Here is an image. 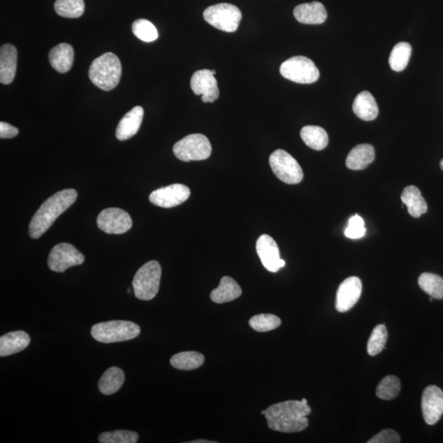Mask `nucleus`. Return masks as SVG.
<instances>
[{
  "label": "nucleus",
  "mask_w": 443,
  "mask_h": 443,
  "mask_svg": "<svg viewBox=\"0 0 443 443\" xmlns=\"http://www.w3.org/2000/svg\"><path fill=\"white\" fill-rule=\"evenodd\" d=\"M311 413L307 400H286L266 409L268 426L273 431L298 433L309 426L307 416Z\"/></svg>",
  "instance_id": "nucleus-1"
},
{
  "label": "nucleus",
  "mask_w": 443,
  "mask_h": 443,
  "mask_svg": "<svg viewBox=\"0 0 443 443\" xmlns=\"http://www.w3.org/2000/svg\"><path fill=\"white\" fill-rule=\"evenodd\" d=\"M78 198V192L74 189L60 191L47 199L31 221L30 237L38 239L47 232L56 219L74 204Z\"/></svg>",
  "instance_id": "nucleus-2"
},
{
  "label": "nucleus",
  "mask_w": 443,
  "mask_h": 443,
  "mask_svg": "<svg viewBox=\"0 0 443 443\" xmlns=\"http://www.w3.org/2000/svg\"><path fill=\"white\" fill-rule=\"evenodd\" d=\"M122 64L117 56L108 52L93 61L89 69V78L103 91L115 89L120 82Z\"/></svg>",
  "instance_id": "nucleus-3"
},
{
  "label": "nucleus",
  "mask_w": 443,
  "mask_h": 443,
  "mask_svg": "<svg viewBox=\"0 0 443 443\" xmlns=\"http://www.w3.org/2000/svg\"><path fill=\"white\" fill-rule=\"evenodd\" d=\"M92 336L102 343H114L133 340L140 333L139 325L124 320L99 323L92 328Z\"/></svg>",
  "instance_id": "nucleus-4"
},
{
  "label": "nucleus",
  "mask_w": 443,
  "mask_h": 443,
  "mask_svg": "<svg viewBox=\"0 0 443 443\" xmlns=\"http://www.w3.org/2000/svg\"><path fill=\"white\" fill-rule=\"evenodd\" d=\"M161 275L162 268L158 261H149L140 267L133 282L136 298L141 300L154 299L159 290Z\"/></svg>",
  "instance_id": "nucleus-5"
},
{
  "label": "nucleus",
  "mask_w": 443,
  "mask_h": 443,
  "mask_svg": "<svg viewBox=\"0 0 443 443\" xmlns=\"http://www.w3.org/2000/svg\"><path fill=\"white\" fill-rule=\"evenodd\" d=\"M173 153L183 162L200 161L210 158L212 146L205 136L191 134L174 145Z\"/></svg>",
  "instance_id": "nucleus-6"
},
{
  "label": "nucleus",
  "mask_w": 443,
  "mask_h": 443,
  "mask_svg": "<svg viewBox=\"0 0 443 443\" xmlns=\"http://www.w3.org/2000/svg\"><path fill=\"white\" fill-rule=\"evenodd\" d=\"M205 20L217 29L235 32L242 21V12L231 3H218L207 8L203 13Z\"/></svg>",
  "instance_id": "nucleus-7"
},
{
  "label": "nucleus",
  "mask_w": 443,
  "mask_h": 443,
  "mask_svg": "<svg viewBox=\"0 0 443 443\" xmlns=\"http://www.w3.org/2000/svg\"><path fill=\"white\" fill-rule=\"evenodd\" d=\"M282 77L299 84H311L317 82L320 73L312 60L304 56H295L282 63L280 67Z\"/></svg>",
  "instance_id": "nucleus-8"
},
{
  "label": "nucleus",
  "mask_w": 443,
  "mask_h": 443,
  "mask_svg": "<svg viewBox=\"0 0 443 443\" xmlns=\"http://www.w3.org/2000/svg\"><path fill=\"white\" fill-rule=\"evenodd\" d=\"M273 173L286 184H298L303 180V171L300 164L284 150H277L270 157Z\"/></svg>",
  "instance_id": "nucleus-9"
},
{
  "label": "nucleus",
  "mask_w": 443,
  "mask_h": 443,
  "mask_svg": "<svg viewBox=\"0 0 443 443\" xmlns=\"http://www.w3.org/2000/svg\"><path fill=\"white\" fill-rule=\"evenodd\" d=\"M83 254L68 243H60L51 249L48 258L50 270L56 273H64L68 268L82 265Z\"/></svg>",
  "instance_id": "nucleus-10"
},
{
  "label": "nucleus",
  "mask_w": 443,
  "mask_h": 443,
  "mask_svg": "<svg viewBox=\"0 0 443 443\" xmlns=\"http://www.w3.org/2000/svg\"><path fill=\"white\" fill-rule=\"evenodd\" d=\"M97 226L108 234H124L131 229L133 220L124 210L108 208L98 215Z\"/></svg>",
  "instance_id": "nucleus-11"
},
{
  "label": "nucleus",
  "mask_w": 443,
  "mask_h": 443,
  "mask_svg": "<svg viewBox=\"0 0 443 443\" xmlns=\"http://www.w3.org/2000/svg\"><path fill=\"white\" fill-rule=\"evenodd\" d=\"M190 195L189 188L182 184L176 183L154 191L149 199L154 205L169 209L182 204L188 200Z\"/></svg>",
  "instance_id": "nucleus-12"
},
{
  "label": "nucleus",
  "mask_w": 443,
  "mask_h": 443,
  "mask_svg": "<svg viewBox=\"0 0 443 443\" xmlns=\"http://www.w3.org/2000/svg\"><path fill=\"white\" fill-rule=\"evenodd\" d=\"M191 87L197 96H202L204 103H214L219 97L218 82L212 70L196 71L191 80Z\"/></svg>",
  "instance_id": "nucleus-13"
},
{
  "label": "nucleus",
  "mask_w": 443,
  "mask_h": 443,
  "mask_svg": "<svg viewBox=\"0 0 443 443\" xmlns=\"http://www.w3.org/2000/svg\"><path fill=\"white\" fill-rule=\"evenodd\" d=\"M256 252L268 271L276 273L286 265L285 261L280 258L279 247L270 235L263 234L258 238Z\"/></svg>",
  "instance_id": "nucleus-14"
},
{
  "label": "nucleus",
  "mask_w": 443,
  "mask_h": 443,
  "mask_svg": "<svg viewBox=\"0 0 443 443\" xmlns=\"http://www.w3.org/2000/svg\"><path fill=\"white\" fill-rule=\"evenodd\" d=\"M421 407L424 421L433 426L443 414V392L437 386H428L422 395Z\"/></svg>",
  "instance_id": "nucleus-15"
},
{
  "label": "nucleus",
  "mask_w": 443,
  "mask_h": 443,
  "mask_svg": "<svg viewBox=\"0 0 443 443\" xmlns=\"http://www.w3.org/2000/svg\"><path fill=\"white\" fill-rule=\"evenodd\" d=\"M362 282L359 277H350L339 286L336 298V310L345 313L350 310L361 298Z\"/></svg>",
  "instance_id": "nucleus-16"
},
{
  "label": "nucleus",
  "mask_w": 443,
  "mask_h": 443,
  "mask_svg": "<svg viewBox=\"0 0 443 443\" xmlns=\"http://www.w3.org/2000/svg\"><path fill=\"white\" fill-rule=\"evenodd\" d=\"M293 13L296 20L308 25L322 24L328 17L326 8L319 2L300 4Z\"/></svg>",
  "instance_id": "nucleus-17"
},
{
  "label": "nucleus",
  "mask_w": 443,
  "mask_h": 443,
  "mask_svg": "<svg viewBox=\"0 0 443 443\" xmlns=\"http://www.w3.org/2000/svg\"><path fill=\"white\" fill-rule=\"evenodd\" d=\"M144 110L143 107L136 106L124 115L116 130L117 138L119 140H129L138 133L143 124Z\"/></svg>",
  "instance_id": "nucleus-18"
},
{
  "label": "nucleus",
  "mask_w": 443,
  "mask_h": 443,
  "mask_svg": "<svg viewBox=\"0 0 443 443\" xmlns=\"http://www.w3.org/2000/svg\"><path fill=\"white\" fill-rule=\"evenodd\" d=\"M17 51L15 46L6 44L0 50V82L8 85L15 78Z\"/></svg>",
  "instance_id": "nucleus-19"
},
{
  "label": "nucleus",
  "mask_w": 443,
  "mask_h": 443,
  "mask_svg": "<svg viewBox=\"0 0 443 443\" xmlns=\"http://www.w3.org/2000/svg\"><path fill=\"white\" fill-rule=\"evenodd\" d=\"M30 342V336L22 330L4 334L0 337V356L17 354L25 350Z\"/></svg>",
  "instance_id": "nucleus-20"
},
{
  "label": "nucleus",
  "mask_w": 443,
  "mask_h": 443,
  "mask_svg": "<svg viewBox=\"0 0 443 443\" xmlns=\"http://www.w3.org/2000/svg\"><path fill=\"white\" fill-rule=\"evenodd\" d=\"M50 63L54 69L60 73H68L73 67L74 50L72 45L61 43L50 52Z\"/></svg>",
  "instance_id": "nucleus-21"
},
{
  "label": "nucleus",
  "mask_w": 443,
  "mask_h": 443,
  "mask_svg": "<svg viewBox=\"0 0 443 443\" xmlns=\"http://www.w3.org/2000/svg\"><path fill=\"white\" fill-rule=\"evenodd\" d=\"M375 158L373 146L369 144L358 145L349 153L346 165L351 170H362L373 163Z\"/></svg>",
  "instance_id": "nucleus-22"
},
{
  "label": "nucleus",
  "mask_w": 443,
  "mask_h": 443,
  "mask_svg": "<svg viewBox=\"0 0 443 443\" xmlns=\"http://www.w3.org/2000/svg\"><path fill=\"white\" fill-rule=\"evenodd\" d=\"M242 291L237 282L232 277H222L219 286L212 291L210 298L217 304L230 303L241 296Z\"/></svg>",
  "instance_id": "nucleus-23"
},
{
  "label": "nucleus",
  "mask_w": 443,
  "mask_h": 443,
  "mask_svg": "<svg viewBox=\"0 0 443 443\" xmlns=\"http://www.w3.org/2000/svg\"><path fill=\"white\" fill-rule=\"evenodd\" d=\"M352 110L359 119L364 121H373L379 115L378 105L369 92H362L356 96Z\"/></svg>",
  "instance_id": "nucleus-24"
},
{
  "label": "nucleus",
  "mask_w": 443,
  "mask_h": 443,
  "mask_svg": "<svg viewBox=\"0 0 443 443\" xmlns=\"http://www.w3.org/2000/svg\"><path fill=\"white\" fill-rule=\"evenodd\" d=\"M400 199H402L403 204L407 205L409 214L413 218H419L428 210L427 203L423 199L421 191L416 187H405L402 196H400Z\"/></svg>",
  "instance_id": "nucleus-25"
},
{
  "label": "nucleus",
  "mask_w": 443,
  "mask_h": 443,
  "mask_svg": "<svg viewBox=\"0 0 443 443\" xmlns=\"http://www.w3.org/2000/svg\"><path fill=\"white\" fill-rule=\"evenodd\" d=\"M124 372L119 367H111L103 373L99 381V389L103 395L115 394L124 385Z\"/></svg>",
  "instance_id": "nucleus-26"
},
{
  "label": "nucleus",
  "mask_w": 443,
  "mask_h": 443,
  "mask_svg": "<svg viewBox=\"0 0 443 443\" xmlns=\"http://www.w3.org/2000/svg\"><path fill=\"white\" fill-rule=\"evenodd\" d=\"M300 138L306 145L315 150H322L328 144L326 131L318 126H304L300 131Z\"/></svg>",
  "instance_id": "nucleus-27"
},
{
  "label": "nucleus",
  "mask_w": 443,
  "mask_h": 443,
  "mask_svg": "<svg viewBox=\"0 0 443 443\" xmlns=\"http://www.w3.org/2000/svg\"><path fill=\"white\" fill-rule=\"evenodd\" d=\"M205 362V356L196 351H184L174 355L170 360L173 368L180 370H193L200 368Z\"/></svg>",
  "instance_id": "nucleus-28"
},
{
  "label": "nucleus",
  "mask_w": 443,
  "mask_h": 443,
  "mask_svg": "<svg viewBox=\"0 0 443 443\" xmlns=\"http://www.w3.org/2000/svg\"><path fill=\"white\" fill-rule=\"evenodd\" d=\"M412 53V45L407 42H400L395 45L389 57L391 68L395 72H402L407 67Z\"/></svg>",
  "instance_id": "nucleus-29"
},
{
  "label": "nucleus",
  "mask_w": 443,
  "mask_h": 443,
  "mask_svg": "<svg viewBox=\"0 0 443 443\" xmlns=\"http://www.w3.org/2000/svg\"><path fill=\"white\" fill-rule=\"evenodd\" d=\"M419 287L430 295L431 298L443 299V279L433 273H423L419 277Z\"/></svg>",
  "instance_id": "nucleus-30"
},
{
  "label": "nucleus",
  "mask_w": 443,
  "mask_h": 443,
  "mask_svg": "<svg viewBox=\"0 0 443 443\" xmlns=\"http://www.w3.org/2000/svg\"><path fill=\"white\" fill-rule=\"evenodd\" d=\"M55 9L61 17L78 18L84 13V0H56Z\"/></svg>",
  "instance_id": "nucleus-31"
},
{
  "label": "nucleus",
  "mask_w": 443,
  "mask_h": 443,
  "mask_svg": "<svg viewBox=\"0 0 443 443\" xmlns=\"http://www.w3.org/2000/svg\"><path fill=\"white\" fill-rule=\"evenodd\" d=\"M400 391V381L393 375L386 376L377 386L376 394L382 400H390L398 397Z\"/></svg>",
  "instance_id": "nucleus-32"
},
{
  "label": "nucleus",
  "mask_w": 443,
  "mask_h": 443,
  "mask_svg": "<svg viewBox=\"0 0 443 443\" xmlns=\"http://www.w3.org/2000/svg\"><path fill=\"white\" fill-rule=\"evenodd\" d=\"M386 340H388V331L384 324H379L374 328L368 342V354L371 356L379 354L384 350Z\"/></svg>",
  "instance_id": "nucleus-33"
},
{
  "label": "nucleus",
  "mask_w": 443,
  "mask_h": 443,
  "mask_svg": "<svg viewBox=\"0 0 443 443\" xmlns=\"http://www.w3.org/2000/svg\"><path fill=\"white\" fill-rule=\"evenodd\" d=\"M281 324L280 318L271 314L254 315L249 321V326L260 333L272 331L279 328Z\"/></svg>",
  "instance_id": "nucleus-34"
},
{
  "label": "nucleus",
  "mask_w": 443,
  "mask_h": 443,
  "mask_svg": "<svg viewBox=\"0 0 443 443\" xmlns=\"http://www.w3.org/2000/svg\"><path fill=\"white\" fill-rule=\"evenodd\" d=\"M133 32L135 36L144 42H152L158 39V31L152 22L138 20L133 22Z\"/></svg>",
  "instance_id": "nucleus-35"
},
{
  "label": "nucleus",
  "mask_w": 443,
  "mask_h": 443,
  "mask_svg": "<svg viewBox=\"0 0 443 443\" xmlns=\"http://www.w3.org/2000/svg\"><path fill=\"white\" fill-rule=\"evenodd\" d=\"M138 440V433L130 430L106 432L99 436L101 443H136Z\"/></svg>",
  "instance_id": "nucleus-36"
},
{
  "label": "nucleus",
  "mask_w": 443,
  "mask_h": 443,
  "mask_svg": "<svg viewBox=\"0 0 443 443\" xmlns=\"http://www.w3.org/2000/svg\"><path fill=\"white\" fill-rule=\"evenodd\" d=\"M365 233V222L361 216L356 215L349 219L348 226L345 230L347 238L359 239L364 237Z\"/></svg>",
  "instance_id": "nucleus-37"
},
{
  "label": "nucleus",
  "mask_w": 443,
  "mask_h": 443,
  "mask_svg": "<svg viewBox=\"0 0 443 443\" xmlns=\"http://www.w3.org/2000/svg\"><path fill=\"white\" fill-rule=\"evenodd\" d=\"M400 438L397 432L393 430H382L378 435L372 437L368 443H398Z\"/></svg>",
  "instance_id": "nucleus-38"
},
{
  "label": "nucleus",
  "mask_w": 443,
  "mask_h": 443,
  "mask_svg": "<svg viewBox=\"0 0 443 443\" xmlns=\"http://www.w3.org/2000/svg\"><path fill=\"white\" fill-rule=\"evenodd\" d=\"M18 134V129L7 122H0V138L2 139H9L15 138Z\"/></svg>",
  "instance_id": "nucleus-39"
},
{
  "label": "nucleus",
  "mask_w": 443,
  "mask_h": 443,
  "mask_svg": "<svg viewBox=\"0 0 443 443\" xmlns=\"http://www.w3.org/2000/svg\"><path fill=\"white\" fill-rule=\"evenodd\" d=\"M217 442L208 441V440H195L190 442V443H216Z\"/></svg>",
  "instance_id": "nucleus-40"
},
{
  "label": "nucleus",
  "mask_w": 443,
  "mask_h": 443,
  "mask_svg": "<svg viewBox=\"0 0 443 443\" xmlns=\"http://www.w3.org/2000/svg\"><path fill=\"white\" fill-rule=\"evenodd\" d=\"M440 167H441V168H442V170H443V159H442V161H441V163H440Z\"/></svg>",
  "instance_id": "nucleus-41"
},
{
  "label": "nucleus",
  "mask_w": 443,
  "mask_h": 443,
  "mask_svg": "<svg viewBox=\"0 0 443 443\" xmlns=\"http://www.w3.org/2000/svg\"><path fill=\"white\" fill-rule=\"evenodd\" d=\"M265 414H266V411H262L261 412V414H263V416H265Z\"/></svg>",
  "instance_id": "nucleus-42"
}]
</instances>
